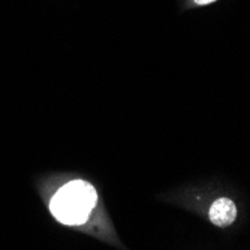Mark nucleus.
Here are the masks:
<instances>
[{
  "instance_id": "1",
  "label": "nucleus",
  "mask_w": 250,
  "mask_h": 250,
  "mask_svg": "<svg viewBox=\"0 0 250 250\" xmlns=\"http://www.w3.org/2000/svg\"><path fill=\"white\" fill-rule=\"evenodd\" d=\"M98 202L95 188L84 180H74L57 190L50 202V211L64 225L84 223Z\"/></svg>"
},
{
  "instance_id": "2",
  "label": "nucleus",
  "mask_w": 250,
  "mask_h": 250,
  "mask_svg": "<svg viewBox=\"0 0 250 250\" xmlns=\"http://www.w3.org/2000/svg\"><path fill=\"white\" fill-rule=\"evenodd\" d=\"M237 217V207L235 204L228 198L216 199L210 207V220L213 225L226 228L231 223H234Z\"/></svg>"
},
{
  "instance_id": "3",
  "label": "nucleus",
  "mask_w": 250,
  "mask_h": 250,
  "mask_svg": "<svg viewBox=\"0 0 250 250\" xmlns=\"http://www.w3.org/2000/svg\"><path fill=\"white\" fill-rule=\"evenodd\" d=\"M213 2H216V0H195V3H198V5H208Z\"/></svg>"
}]
</instances>
